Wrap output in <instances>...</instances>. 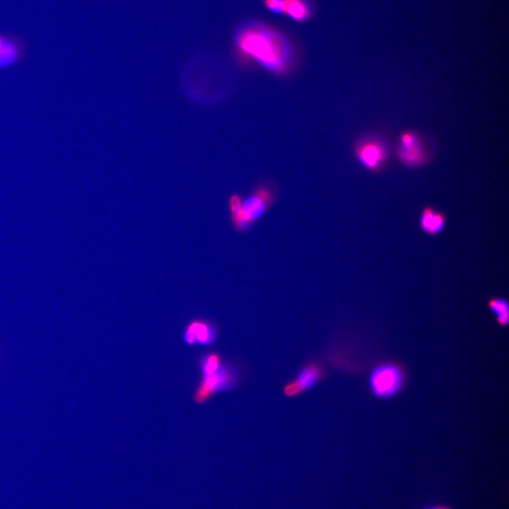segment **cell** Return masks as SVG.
Instances as JSON below:
<instances>
[{
  "label": "cell",
  "instance_id": "1",
  "mask_svg": "<svg viewBox=\"0 0 509 509\" xmlns=\"http://www.w3.org/2000/svg\"><path fill=\"white\" fill-rule=\"evenodd\" d=\"M239 51L274 73L288 70L291 59L288 41L276 30L262 24L252 23L237 32Z\"/></svg>",
  "mask_w": 509,
  "mask_h": 509
},
{
  "label": "cell",
  "instance_id": "2",
  "mask_svg": "<svg viewBox=\"0 0 509 509\" xmlns=\"http://www.w3.org/2000/svg\"><path fill=\"white\" fill-rule=\"evenodd\" d=\"M278 195V187L271 181L259 182L245 198L232 194L228 206L233 228L239 233L248 232L272 207Z\"/></svg>",
  "mask_w": 509,
  "mask_h": 509
},
{
  "label": "cell",
  "instance_id": "3",
  "mask_svg": "<svg viewBox=\"0 0 509 509\" xmlns=\"http://www.w3.org/2000/svg\"><path fill=\"white\" fill-rule=\"evenodd\" d=\"M404 380V372L399 366L394 363H383L373 370L370 386L377 397L388 398L401 390Z\"/></svg>",
  "mask_w": 509,
  "mask_h": 509
},
{
  "label": "cell",
  "instance_id": "4",
  "mask_svg": "<svg viewBox=\"0 0 509 509\" xmlns=\"http://www.w3.org/2000/svg\"><path fill=\"white\" fill-rule=\"evenodd\" d=\"M234 382L232 368L221 364L213 373L202 375L193 393V400L197 404H203L217 392L230 388Z\"/></svg>",
  "mask_w": 509,
  "mask_h": 509
},
{
  "label": "cell",
  "instance_id": "5",
  "mask_svg": "<svg viewBox=\"0 0 509 509\" xmlns=\"http://www.w3.org/2000/svg\"><path fill=\"white\" fill-rule=\"evenodd\" d=\"M397 152L400 161L410 167L422 165L428 158L421 137L411 131H405L401 135Z\"/></svg>",
  "mask_w": 509,
  "mask_h": 509
},
{
  "label": "cell",
  "instance_id": "6",
  "mask_svg": "<svg viewBox=\"0 0 509 509\" xmlns=\"http://www.w3.org/2000/svg\"><path fill=\"white\" fill-rule=\"evenodd\" d=\"M356 154L361 163L373 172H378L383 167L388 156L384 142L372 137L364 139L357 144Z\"/></svg>",
  "mask_w": 509,
  "mask_h": 509
},
{
  "label": "cell",
  "instance_id": "7",
  "mask_svg": "<svg viewBox=\"0 0 509 509\" xmlns=\"http://www.w3.org/2000/svg\"><path fill=\"white\" fill-rule=\"evenodd\" d=\"M217 327L206 320L197 318L189 321L184 330L183 339L186 344L209 346L217 338Z\"/></svg>",
  "mask_w": 509,
  "mask_h": 509
},
{
  "label": "cell",
  "instance_id": "8",
  "mask_svg": "<svg viewBox=\"0 0 509 509\" xmlns=\"http://www.w3.org/2000/svg\"><path fill=\"white\" fill-rule=\"evenodd\" d=\"M26 52L21 39L0 34V69L9 67L22 60Z\"/></svg>",
  "mask_w": 509,
  "mask_h": 509
},
{
  "label": "cell",
  "instance_id": "9",
  "mask_svg": "<svg viewBox=\"0 0 509 509\" xmlns=\"http://www.w3.org/2000/svg\"><path fill=\"white\" fill-rule=\"evenodd\" d=\"M446 223L447 217L443 212L431 206L422 209L419 217V227L423 233L429 235H437L443 232Z\"/></svg>",
  "mask_w": 509,
  "mask_h": 509
},
{
  "label": "cell",
  "instance_id": "10",
  "mask_svg": "<svg viewBox=\"0 0 509 509\" xmlns=\"http://www.w3.org/2000/svg\"><path fill=\"white\" fill-rule=\"evenodd\" d=\"M321 375L322 370L316 365L306 366L293 382L285 387V394L293 396L311 387L319 380Z\"/></svg>",
  "mask_w": 509,
  "mask_h": 509
},
{
  "label": "cell",
  "instance_id": "11",
  "mask_svg": "<svg viewBox=\"0 0 509 509\" xmlns=\"http://www.w3.org/2000/svg\"><path fill=\"white\" fill-rule=\"evenodd\" d=\"M283 13L298 22H304L311 16L312 9L305 0H283Z\"/></svg>",
  "mask_w": 509,
  "mask_h": 509
},
{
  "label": "cell",
  "instance_id": "12",
  "mask_svg": "<svg viewBox=\"0 0 509 509\" xmlns=\"http://www.w3.org/2000/svg\"><path fill=\"white\" fill-rule=\"evenodd\" d=\"M488 306L496 317L498 324L505 327L509 322V307L508 300L502 297L491 298L488 301Z\"/></svg>",
  "mask_w": 509,
  "mask_h": 509
},
{
  "label": "cell",
  "instance_id": "13",
  "mask_svg": "<svg viewBox=\"0 0 509 509\" xmlns=\"http://www.w3.org/2000/svg\"><path fill=\"white\" fill-rule=\"evenodd\" d=\"M221 364V358L216 352L205 353L199 361V367L202 375L213 373Z\"/></svg>",
  "mask_w": 509,
  "mask_h": 509
},
{
  "label": "cell",
  "instance_id": "14",
  "mask_svg": "<svg viewBox=\"0 0 509 509\" xmlns=\"http://www.w3.org/2000/svg\"><path fill=\"white\" fill-rule=\"evenodd\" d=\"M266 7L275 13H283V0H265Z\"/></svg>",
  "mask_w": 509,
  "mask_h": 509
},
{
  "label": "cell",
  "instance_id": "15",
  "mask_svg": "<svg viewBox=\"0 0 509 509\" xmlns=\"http://www.w3.org/2000/svg\"><path fill=\"white\" fill-rule=\"evenodd\" d=\"M432 509H451V508L447 506H445V505H437V506H433Z\"/></svg>",
  "mask_w": 509,
  "mask_h": 509
},
{
  "label": "cell",
  "instance_id": "16",
  "mask_svg": "<svg viewBox=\"0 0 509 509\" xmlns=\"http://www.w3.org/2000/svg\"><path fill=\"white\" fill-rule=\"evenodd\" d=\"M423 509H432V507H428V508H425Z\"/></svg>",
  "mask_w": 509,
  "mask_h": 509
}]
</instances>
